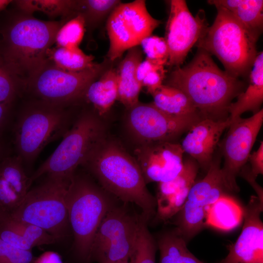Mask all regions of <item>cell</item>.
Returning <instances> with one entry per match:
<instances>
[{
  "label": "cell",
  "mask_w": 263,
  "mask_h": 263,
  "mask_svg": "<svg viewBox=\"0 0 263 263\" xmlns=\"http://www.w3.org/2000/svg\"><path fill=\"white\" fill-rule=\"evenodd\" d=\"M213 23L195 45L221 62L225 71L239 78L249 75L258 54V38L248 31L227 10L216 8Z\"/></svg>",
  "instance_id": "8992f818"
},
{
  "label": "cell",
  "mask_w": 263,
  "mask_h": 263,
  "mask_svg": "<svg viewBox=\"0 0 263 263\" xmlns=\"http://www.w3.org/2000/svg\"><path fill=\"white\" fill-rule=\"evenodd\" d=\"M251 167L250 171L256 178L260 174H263V142L261 141L259 148L249 156Z\"/></svg>",
  "instance_id": "74e56055"
},
{
  "label": "cell",
  "mask_w": 263,
  "mask_h": 263,
  "mask_svg": "<svg viewBox=\"0 0 263 263\" xmlns=\"http://www.w3.org/2000/svg\"><path fill=\"white\" fill-rule=\"evenodd\" d=\"M34 263H63V262L61 256L57 252L48 251L36 257Z\"/></svg>",
  "instance_id": "60d3db41"
},
{
  "label": "cell",
  "mask_w": 263,
  "mask_h": 263,
  "mask_svg": "<svg viewBox=\"0 0 263 263\" xmlns=\"http://www.w3.org/2000/svg\"><path fill=\"white\" fill-rule=\"evenodd\" d=\"M239 174L245 179L256 192L258 198L263 203V190L262 188L256 182V178L253 176L250 167L245 165L241 169Z\"/></svg>",
  "instance_id": "ab89813d"
},
{
  "label": "cell",
  "mask_w": 263,
  "mask_h": 263,
  "mask_svg": "<svg viewBox=\"0 0 263 263\" xmlns=\"http://www.w3.org/2000/svg\"><path fill=\"white\" fill-rule=\"evenodd\" d=\"M244 218V209L233 198L220 196L208 208L206 225L223 231H229L240 225Z\"/></svg>",
  "instance_id": "d4e9b609"
},
{
  "label": "cell",
  "mask_w": 263,
  "mask_h": 263,
  "mask_svg": "<svg viewBox=\"0 0 263 263\" xmlns=\"http://www.w3.org/2000/svg\"><path fill=\"white\" fill-rule=\"evenodd\" d=\"M32 251L16 248L0 239V263H34Z\"/></svg>",
  "instance_id": "d590c367"
},
{
  "label": "cell",
  "mask_w": 263,
  "mask_h": 263,
  "mask_svg": "<svg viewBox=\"0 0 263 263\" xmlns=\"http://www.w3.org/2000/svg\"><path fill=\"white\" fill-rule=\"evenodd\" d=\"M187 244L175 229L161 234L156 242L159 263H205L189 251Z\"/></svg>",
  "instance_id": "83f0119b"
},
{
  "label": "cell",
  "mask_w": 263,
  "mask_h": 263,
  "mask_svg": "<svg viewBox=\"0 0 263 263\" xmlns=\"http://www.w3.org/2000/svg\"><path fill=\"white\" fill-rule=\"evenodd\" d=\"M199 169L192 158L183 160L180 172L172 180L158 183L156 214L158 219L167 221L182 209L189 190L195 183Z\"/></svg>",
  "instance_id": "ffe728a7"
},
{
  "label": "cell",
  "mask_w": 263,
  "mask_h": 263,
  "mask_svg": "<svg viewBox=\"0 0 263 263\" xmlns=\"http://www.w3.org/2000/svg\"><path fill=\"white\" fill-rule=\"evenodd\" d=\"M139 217L115 205L105 215L94 237L90 261L122 263L135 253Z\"/></svg>",
  "instance_id": "30bf717a"
},
{
  "label": "cell",
  "mask_w": 263,
  "mask_h": 263,
  "mask_svg": "<svg viewBox=\"0 0 263 263\" xmlns=\"http://www.w3.org/2000/svg\"><path fill=\"white\" fill-rule=\"evenodd\" d=\"M147 222L142 215L139 216L134 263H156V242L148 228Z\"/></svg>",
  "instance_id": "d6a6232c"
},
{
  "label": "cell",
  "mask_w": 263,
  "mask_h": 263,
  "mask_svg": "<svg viewBox=\"0 0 263 263\" xmlns=\"http://www.w3.org/2000/svg\"><path fill=\"white\" fill-rule=\"evenodd\" d=\"M207 2L216 8L229 11L252 35L259 38L263 27V0H211Z\"/></svg>",
  "instance_id": "603a6c76"
},
{
  "label": "cell",
  "mask_w": 263,
  "mask_h": 263,
  "mask_svg": "<svg viewBox=\"0 0 263 263\" xmlns=\"http://www.w3.org/2000/svg\"><path fill=\"white\" fill-rule=\"evenodd\" d=\"M121 2L118 0H79L78 14L83 16L86 28L92 31Z\"/></svg>",
  "instance_id": "f546056e"
},
{
  "label": "cell",
  "mask_w": 263,
  "mask_h": 263,
  "mask_svg": "<svg viewBox=\"0 0 263 263\" xmlns=\"http://www.w3.org/2000/svg\"><path fill=\"white\" fill-rule=\"evenodd\" d=\"M72 176L46 175L41 183L29 189L18 208L7 218L38 226L56 240L64 237L69 225L66 194Z\"/></svg>",
  "instance_id": "ba28073f"
},
{
  "label": "cell",
  "mask_w": 263,
  "mask_h": 263,
  "mask_svg": "<svg viewBox=\"0 0 263 263\" xmlns=\"http://www.w3.org/2000/svg\"><path fill=\"white\" fill-rule=\"evenodd\" d=\"M12 5L25 12L33 14L40 11L50 18L58 17L65 21L75 17L79 12V0H18Z\"/></svg>",
  "instance_id": "484cf974"
},
{
  "label": "cell",
  "mask_w": 263,
  "mask_h": 263,
  "mask_svg": "<svg viewBox=\"0 0 263 263\" xmlns=\"http://www.w3.org/2000/svg\"><path fill=\"white\" fill-rule=\"evenodd\" d=\"M207 27L203 10H199L193 16L185 0H170L164 38L169 50L167 64L174 68L180 67L190 49L203 36Z\"/></svg>",
  "instance_id": "9a60e30c"
},
{
  "label": "cell",
  "mask_w": 263,
  "mask_h": 263,
  "mask_svg": "<svg viewBox=\"0 0 263 263\" xmlns=\"http://www.w3.org/2000/svg\"><path fill=\"white\" fill-rule=\"evenodd\" d=\"M166 85L182 91L202 118L225 120L232 100L242 93L244 83L220 69L211 55L198 49L191 61L169 75Z\"/></svg>",
  "instance_id": "7a4b0ae2"
},
{
  "label": "cell",
  "mask_w": 263,
  "mask_h": 263,
  "mask_svg": "<svg viewBox=\"0 0 263 263\" xmlns=\"http://www.w3.org/2000/svg\"><path fill=\"white\" fill-rule=\"evenodd\" d=\"M47 59L57 67L70 72L81 71L93 67L94 56L84 53L78 47H56L47 53Z\"/></svg>",
  "instance_id": "f1b7e54d"
},
{
  "label": "cell",
  "mask_w": 263,
  "mask_h": 263,
  "mask_svg": "<svg viewBox=\"0 0 263 263\" xmlns=\"http://www.w3.org/2000/svg\"><path fill=\"white\" fill-rule=\"evenodd\" d=\"M249 82L244 92L237 96V100L229 108L231 121L250 111L253 114L260 111L263 101V53L258 54L249 75Z\"/></svg>",
  "instance_id": "7402d4cb"
},
{
  "label": "cell",
  "mask_w": 263,
  "mask_h": 263,
  "mask_svg": "<svg viewBox=\"0 0 263 263\" xmlns=\"http://www.w3.org/2000/svg\"><path fill=\"white\" fill-rule=\"evenodd\" d=\"M127 111V127L139 145L172 141L202 119L199 114H169L159 109L152 103L139 102Z\"/></svg>",
  "instance_id": "7c38bea8"
},
{
  "label": "cell",
  "mask_w": 263,
  "mask_h": 263,
  "mask_svg": "<svg viewBox=\"0 0 263 263\" xmlns=\"http://www.w3.org/2000/svg\"><path fill=\"white\" fill-rule=\"evenodd\" d=\"M0 14V53L24 87L47 60L48 51L66 21L40 20L13 6Z\"/></svg>",
  "instance_id": "6da1fadb"
},
{
  "label": "cell",
  "mask_w": 263,
  "mask_h": 263,
  "mask_svg": "<svg viewBox=\"0 0 263 263\" xmlns=\"http://www.w3.org/2000/svg\"><path fill=\"white\" fill-rule=\"evenodd\" d=\"M85 30L84 18L81 14H78L67 20L58 30L55 38L56 47H78Z\"/></svg>",
  "instance_id": "1f68e13d"
},
{
  "label": "cell",
  "mask_w": 263,
  "mask_h": 263,
  "mask_svg": "<svg viewBox=\"0 0 263 263\" xmlns=\"http://www.w3.org/2000/svg\"><path fill=\"white\" fill-rule=\"evenodd\" d=\"M12 106L0 103V131L5 124Z\"/></svg>",
  "instance_id": "b9f144b4"
},
{
  "label": "cell",
  "mask_w": 263,
  "mask_h": 263,
  "mask_svg": "<svg viewBox=\"0 0 263 263\" xmlns=\"http://www.w3.org/2000/svg\"><path fill=\"white\" fill-rule=\"evenodd\" d=\"M0 223L18 233L34 247L53 244L57 241L42 228L26 222L6 218L0 219Z\"/></svg>",
  "instance_id": "4dcf8cb0"
},
{
  "label": "cell",
  "mask_w": 263,
  "mask_h": 263,
  "mask_svg": "<svg viewBox=\"0 0 263 263\" xmlns=\"http://www.w3.org/2000/svg\"><path fill=\"white\" fill-rule=\"evenodd\" d=\"M106 62L81 71L62 70L47 59L27 81L24 94L54 104L73 105L83 98L88 86L107 68Z\"/></svg>",
  "instance_id": "9c48e42d"
},
{
  "label": "cell",
  "mask_w": 263,
  "mask_h": 263,
  "mask_svg": "<svg viewBox=\"0 0 263 263\" xmlns=\"http://www.w3.org/2000/svg\"><path fill=\"white\" fill-rule=\"evenodd\" d=\"M3 146L0 140V161L3 157Z\"/></svg>",
  "instance_id": "ee69618b"
},
{
  "label": "cell",
  "mask_w": 263,
  "mask_h": 263,
  "mask_svg": "<svg viewBox=\"0 0 263 263\" xmlns=\"http://www.w3.org/2000/svg\"><path fill=\"white\" fill-rule=\"evenodd\" d=\"M151 95L153 99L152 103L168 114L177 116L200 115L188 97L177 88L163 84Z\"/></svg>",
  "instance_id": "4316f807"
},
{
  "label": "cell",
  "mask_w": 263,
  "mask_h": 263,
  "mask_svg": "<svg viewBox=\"0 0 263 263\" xmlns=\"http://www.w3.org/2000/svg\"><path fill=\"white\" fill-rule=\"evenodd\" d=\"M140 45L147 56L146 58L167 64L169 55L165 38L150 35L145 38Z\"/></svg>",
  "instance_id": "e575fe53"
},
{
  "label": "cell",
  "mask_w": 263,
  "mask_h": 263,
  "mask_svg": "<svg viewBox=\"0 0 263 263\" xmlns=\"http://www.w3.org/2000/svg\"><path fill=\"white\" fill-rule=\"evenodd\" d=\"M231 123L225 120L202 118L193 124L180 144L184 152L189 154L199 166L207 171L213 159L215 148L224 131Z\"/></svg>",
  "instance_id": "ac0fdd59"
},
{
  "label": "cell",
  "mask_w": 263,
  "mask_h": 263,
  "mask_svg": "<svg viewBox=\"0 0 263 263\" xmlns=\"http://www.w3.org/2000/svg\"><path fill=\"white\" fill-rule=\"evenodd\" d=\"M263 203L252 195L244 209V223L236 242L227 247L228 253L219 263H263Z\"/></svg>",
  "instance_id": "e0dca14e"
},
{
  "label": "cell",
  "mask_w": 263,
  "mask_h": 263,
  "mask_svg": "<svg viewBox=\"0 0 263 263\" xmlns=\"http://www.w3.org/2000/svg\"><path fill=\"white\" fill-rule=\"evenodd\" d=\"M184 153L181 145L172 141L139 145L134 151L146 184L175 178L183 168Z\"/></svg>",
  "instance_id": "2e32d148"
},
{
  "label": "cell",
  "mask_w": 263,
  "mask_h": 263,
  "mask_svg": "<svg viewBox=\"0 0 263 263\" xmlns=\"http://www.w3.org/2000/svg\"><path fill=\"white\" fill-rule=\"evenodd\" d=\"M263 122V109L250 117L231 121L222 146L224 162L221 171L227 190H239L237 176L248 160Z\"/></svg>",
  "instance_id": "5bb4252c"
},
{
  "label": "cell",
  "mask_w": 263,
  "mask_h": 263,
  "mask_svg": "<svg viewBox=\"0 0 263 263\" xmlns=\"http://www.w3.org/2000/svg\"><path fill=\"white\" fill-rule=\"evenodd\" d=\"M95 112L82 111L52 154L30 176L31 183L47 175L71 177L105 138L104 123Z\"/></svg>",
  "instance_id": "52a82bcc"
},
{
  "label": "cell",
  "mask_w": 263,
  "mask_h": 263,
  "mask_svg": "<svg viewBox=\"0 0 263 263\" xmlns=\"http://www.w3.org/2000/svg\"><path fill=\"white\" fill-rule=\"evenodd\" d=\"M142 51L138 46L129 49L117 69V99L127 109L134 106L139 101L142 85L136 78V69L142 61Z\"/></svg>",
  "instance_id": "44dd1931"
},
{
  "label": "cell",
  "mask_w": 263,
  "mask_h": 263,
  "mask_svg": "<svg viewBox=\"0 0 263 263\" xmlns=\"http://www.w3.org/2000/svg\"><path fill=\"white\" fill-rule=\"evenodd\" d=\"M134 254L133 255V256H132V257L129 260L124 262L122 263H134Z\"/></svg>",
  "instance_id": "f6af8a7d"
},
{
  "label": "cell",
  "mask_w": 263,
  "mask_h": 263,
  "mask_svg": "<svg viewBox=\"0 0 263 263\" xmlns=\"http://www.w3.org/2000/svg\"><path fill=\"white\" fill-rule=\"evenodd\" d=\"M23 94V84L8 69L0 53V103L12 106Z\"/></svg>",
  "instance_id": "836d02e7"
},
{
  "label": "cell",
  "mask_w": 263,
  "mask_h": 263,
  "mask_svg": "<svg viewBox=\"0 0 263 263\" xmlns=\"http://www.w3.org/2000/svg\"><path fill=\"white\" fill-rule=\"evenodd\" d=\"M82 166L107 192L124 203L139 207L141 215L148 221L156 214V198L147 189L137 161L117 142L104 138Z\"/></svg>",
  "instance_id": "3957f363"
},
{
  "label": "cell",
  "mask_w": 263,
  "mask_h": 263,
  "mask_svg": "<svg viewBox=\"0 0 263 263\" xmlns=\"http://www.w3.org/2000/svg\"><path fill=\"white\" fill-rule=\"evenodd\" d=\"M117 70L108 68L87 88L83 98L92 104L99 116L107 113L117 100Z\"/></svg>",
  "instance_id": "cb8c5ba5"
},
{
  "label": "cell",
  "mask_w": 263,
  "mask_h": 263,
  "mask_svg": "<svg viewBox=\"0 0 263 263\" xmlns=\"http://www.w3.org/2000/svg\"><path fill=\"white\" fill-rule=\"evenodd\" d=\"M166 72L165 66H160L150 72L142 80V87H146L147 92L151 94L163 84Z\"/></svg>",
  "instance_id": "8d00e7d4"
},
{
  "label": "cell",
  "mask_w": 263,
  "mask_h": 263,
  "mask_svg": "<svg viewBox=\"0 0 263 263\" xmlns=\"http://www.w3.org/2000/svg\"><path fill=\"white\" fill-rule=\"evenodd\" d=\"M71 106L32 98L23 105L15 126L14 144L25 168L46 146L63 138L69 131L75 119Z\"/></svg>",
  "instance_id": "277c9868"
},
{
  "label": "cell",
  "mask_w": 263,
  "mask_h": 263,
  "mask_svg": "<svg viewBox=\"0 0 263 263\" xmlns=\"http://www.w3.org/2000/svg\"><path fill=\"white\" fill-rule=\"evenodd\" d=\"M167 64L161 61L150 59L146 58L142 60L136 69V78L141 85V82L146 75L152 70Z\"/></svg>",
  "instance_id": "f35d334b"
},
{
  "label": "cell",
  "mask_w": 263,
  "mask_h": 263,
  "mask_svg": "<svg viewBox=\"0 0 263 263\" xmlns=\"http://www.w3.org/2000/svg\"><path fill=\"white\" fill-rule=\"evenodd\" d=\"M161 21L153 18L144 0L120 3L109 16L106 29L110 40L108 59L113 61L126 51L138 46Z\"/></svg>",
  "instance_id": "8fae6325"
},
{
  "label": "cell",
  "mask_w": 263,
  "mask_h": 263,
  "mask_svg": "<svg viewBox=\"0 0 263 263\" xmlns=\"http://www.w3.org/2000/svg\"><path fill=\"white\" fill-rule=\"evenodd\" d=\"M12 0H0V13H1L5 10L7 6L12 2Z\"/></svg>",
  "instance_id": "7bdbcfd3"
},
{
  "label": "cell",
  "mask_w": 263,
  "mask_h": 263,
  "mask_svg": "<svg viewBox=\"0 0 263 263\" xmlns=\"http://www.w3.org/2000/svg\"><path fill=\"white\" fill-rule=\"evenodd\" d=\"M219 158L212 162L207 174L194 183L182 209L177 214L175 230L187 243L206 225L207 211L226 189ZM227 190V189H226Z\"/></svg>",
  "instance_id": "4fadbf2b"
},
{
  "label": "cell",
  "mask_w": 263,
  "mask_h": 263,
  "mask_svg": "<svg viewBox=\"0 0 263 263\" xmlns=\"http://www.w3.org/2000/svg\"><path fill=\"white\" fill-rule=\"evenodd\" d=\"M32 185L21 160L17 155L0 161V219L18 208Z\"/></svg>",
  "instance_id": "d6986e66"
},
{
  "label": "cell",
  "mask_w": 263,
  "mask_h": 263,
  "mask_svg": "<svg viewBox=\"0 0 263 263\" xmlns=\"http://www.w3.org/2000/svg\"><path fill=\"white\" fill-rule=\"evenodd\" d=\"M73 250L80 263H91L90 253L96 231L105 215L115 205L111 195L87 176L73 175L66 194Z\"/></svg>",
  "instance_id": "5b68a950"
}]
</instances>
